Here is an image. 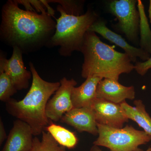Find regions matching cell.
I'll list each match as a JSON object with an SVG mask.
<instances>
[{"label": "cell", "mask_w": 151, "mask_h": 151, "mask_svg": "<svg viewBox=\"0 0 151 151\" xmlns=\"http://www.w3.org/2000/svg\"><path fill=\"white\" fill-rule=\"evenodd\" d=\"M52 122L46 127L45 131L51 134L60 145L68 149L74 148L78 141L75 133Z\"/></svg>", "instance_id": "2e32d148"}, {"label": "cell", "mask_w": 151, "mask_h": 151, "mask_svg": "<svg viewBox=\"0 0 151 151\" xmlns=\"http://www.w3.org/2000/svg\"><path fill=\"white\" fill-rule=\"evenodd\" d=\"M96 95L97 98L121 104L126 100L135 99L134 87L124 86L115 79L103 78L97 85Z\"/></svg>", "instance_id": "8fae6325"}, {"label": "cell", "mask_w": 151, "mask_h": 151, "mask_svg": "<svg viewBox=\"0 0 151 151\" xmlns=\"http://www.w3.org/2000/svg\"><path fill=\"white\" fill-rule=\"evenodd\" d=\"M97 125L98 137L93 145L108 148L110 151H144L139 147L151 141V136L131 125L121 129L97 123Z\"/></svg>", "instance_id": "5b68a950"}, {"label": "cell", "mask_w": 151, "mask_h": 151, "mask_svg": "<svg viewBox=\"0 0 151 151\" xmlns=\"http://www.w3.org/2000/svg\"><path fill=\"white\" fill-rule=\"evenodd\" d=\"M107 8L118 21L114 26L129 41L138 45L139 41L140 16L137 0H113L108 2Z\"/></svg>", "instance_id": "8992f818"}, {"label": "cell", "mask_w": 151, "mask_h": 151, "mask_svg": "<svg viewBox=\"0 0 151 151\" xmlns=\"http://www.w3.org/2000/svg\"><path fill=\"white\" fill-rule=\"evenodd\" d=\"M78 87H74L71 94V100L74 108L91 107L97 98L96 90L102 78L96 76L87 77Z\"/></svg>", "instance_id": "5bb4252c"}, {"label": "cell", "mask_w": 151, "mask_h": 151, "mask_svg": "<svg viewBox=\"0 0 151 151\" xmlns=\"http://www.w3.org/2000/svg\"><path fill=\"white\" fill-rule=\"evenodd\" d=\"M13 49L12 54L9 59L1 52L0 70L8 75L17 90L27 89L32 74L25 67L21 50L17 47Z\"/></svg>", "instance_id": "ba28073f"}, {"label": "cell", "mask_w": 151, "mask_h": 151, "mask_svg": "<svg viewBox=\"0 0 151 151\" xmlns=\"http://www.w3.org/2000/svg\"><path fill=\"white\" fill-rule=\"evenodd\" d=\"M91 107L98 124L121 129L125 123L129 122V119L120 104L97 98Z\"/></svg>", "instance_id": "9c48e42d"}, {"label": "cell", "mask_w": 151, "mask_h": 151, "mask_svg": "<svg viewBox=\"0 0 151 151\" xmlns=\"http://www.w3.org/2000/svg\"><path fill=\"white\" fill-rule=\"evenodd\" d=\"M134 67L135 70L138 74L142 76L145 75L148 71L151 69V55L147 61L136 62Z\"/></svg>", "instance_id": "44dd1931"}, {"label": "cell", "mask_w": 151, "mask_h": 151, "mask_svg": "<svg viewBox=\"0 0 151 151\" xmlns=\"http://www.w3.org/2000/svg\"><path fill=\"white\" fill-rule=\"evenodd\" d=\"M40 140L37 137H34L31 151H66L65 148L60 145L48 132L44 131Z\"/></svg>", "instance_id": "ac0fdd59"}, {"label": "cell", "mask_w": 151, "mask_h": 151, "mask_svg": "<svg viewBox=\"0 0 151 151\" xmlns=\"http://www.w3.org/2000/svg\"><path fill=\"white\" fill-rule=\"evenodd\" d=\"M89 30L98 33L105 39L121 47L128 55L132 62L136 63L137 58L143 61H147L150 57V54L140 47L131 45L122 36L110 29L103 20L98 19L90 27Z\"/></svg>", "instance_id": "30bf717a"}, {"label": "cell", "mask_w": 151, "mask_h": 151, "mask_svg": "<svg viewBox=\"0 0 151 151\" xmlns=\"http://www.w3.org/2000/svg\"><path fill=\"white\" fill-rule=\"evenodd\" d=\"M149 17L150 19V22L151 24V0L150 1V6L149 8Z\"/></svg>", "instance_id": "cb8c5ba5"}, {"label": "cell", "mask_w": 151, "mask_h": 151, "mask_svg": "<svg viewBox=\"0 0 151 151\" xmlns=\"http://www.w3.org/2000/svg\"><path fill=\"white\" fill-rule=\"evenodd\" d=\"M32 84L24 98L17 101L11 99L6 103V111L17 119L27 123L35 137L40 135L51 121L46 113L47 105L50 97L59 88L60 82H48L38 73L32 62L29 63Z\"/></svg>", "instance_id": "7a4b0ae2"}, {"label": "cell", "mask_w": 151, "mask_h": 151, "mask_svg": "<svg viewBox=\"0 0 151 151\" xmlns=\"http://www.w3.org/2000/svg\"><path fill=\"white\" fill-rule=\"evenodd\" d=\"M137 8L140 16V48L151 55V29L145 12V7L141 0H137Z\"/></svg>", "instance_id": "e0dca14e"}, {"label": "cell", "mask_w": 151, "mask_h": 151, "mask_svg": "<svg viewBox=\"0 0 151 151\" xmlns=\"http://www.w3.org/2000/svg\"><path fill=\"white\" fill-rule=\"evenodd\" d=\"M57 10L60 16L56 19L55 32L46 47H59L58 53L61 56H70L74 51L81 52L86 32L99 17L90 8L79 16L67 14L59 4Z\"/></svg>", "instance_id": "277c9868"}, {"label": "cell", "mask_w": 151, "mask_h": 151, "mask_svg": "<svg viewBox=\"0 0 151 151\" xmlns=\"http://www.w3.org/2000/svg\"><path fill=\"white\" fill-rule=\"evenodd\" d=\"M17 91L8 75L0 70V100L7 103Z\"/></svg>", "instance_id": "d6986e66"}, {"label": "cell", "mask_w": 151, "mask_h": 151, "mask_svg": "<svg viewBox=\"0 0 151 151\" xmlns=\"http://www.w3.org/2000/svg\"><path fill=\"white\" fill-rule=\"evenodd\" d=\"M33 134L29 125L17 119L1 151H31Z\"/></svg>", "instance_id": "4fadbf2b"}, {"label": "cell", "mask_w": 151, "mask_h": 151, "mask_svg": "<svg viewBox=\"0 0 151 151\" xmlns=\"http://www.w3.org/2000/svg\"><path fill=\"white\" fill-rule=\"evenodd\" d=\"M60 122L74 128L78 132L98 135L97 122L92 107L73 108L64 114Z\"/></svg>", "instance_id": "7c38bea8"}, {"label": "cell", "mask_w": 151, "mask_h": 151, "mask_svg": "<svg viewBox=\"0 0 151 151\" xmlns=\"http://www.w3.org/2000/svg\"><path fill=\"white\" fill-rule=\"evenodd\" d=\"M6 130L2 119L0 120V145H1L7 138Z\"/></svg>", "instance_id": "7402d4cb"}, {"label": "cell", "mask_w": 151, "mask_h": 151, "mask_svg": "<svg viewBox=\"0 0 151 151\" xmlns=\"http://www.w3.org/2000/svg\"><path fill=\"white\" fill-rule=\"evenodd\" d=\"M52 17L47 12L24 10L16 1L9 0L1 10V40L23 54L38 51L47 46L55 32L56 22Z\"/></svg>", "instance_id": "6da1fadb"}, {"label": "cell", "mask_w": 151, "mask_h": 151, "mask_svg": "<svg viewBox=\"0 0 151 151\" xmlns=\"http://www.w3.org/2000/svg\"><path fill=\"white\" fill-rule=\"evenodd\" d=\"M90 151H103L98 146L93 145L90 149ZM145 151H151V146L149 147L147 150Z\"/></svg>", "instance_id": "603a6c76"}, {"label": "cell", "mask_w": 151, "mask_h": 151, "mask_svg": "<svg viewBox=\"0 0 151 151\" xmlns=\"http://www.w3.org/2000/svg\"><path fill=\"white\" fill-rule=\"evenodd\" d=\"M80 52L84 55L81 72L84 78L96 76L119 81L121 74L135 70L128 55L103 42L94 32H86Z\"/></svg>", "instance_id": "3957f363"}, {"label": "cell", "mask_w": 151, "mask_h": 151, "mask_svg": "<svg viewBox=\"0 0 151 151\" xmlns=\"http://www.w3.org/2000/svg\"><path fill=\"white\" fill-rule=\"evenodd\" d=\"M134 107L126 102L120 104L128 119L137 123L146 134L151 136V117L146 110L145 106L141 100H135Z\"/></svg>", "instance_id": "9a60e30c"}, {"label": "cell", "mask_w": 151, "mask_h": 151, "mask_svg": "<svg viewBox=\"0 0 151 151\" xmlns=\"http://www.w3.org/2000/svg\"><path fill=\"white\" fill-rule=\"evenodd\" d=\"M60 86L47 105L46 113L51 121H60L63 116L73 109L71 94L73 88L77 85V81L73 78L67 79L63 77L60 81Z\"/></svg>", "instance_id": "52a82bcc"}, {"label": "cell", "mask_w": 151, "mask_h": 151, "mask_svg": "<svg viewBox=\"0 0 151 151\" xmlns=\"http://www.w3.org/2000/svg\"><path fill=\"white\" fill-rule=\"evenodd\" d=\"M49 3H58L65 13L79 16L84 14L85 1L73 0H48Z\"/></svg>", "instance_id": "ffe728a7"}]
</instances>
